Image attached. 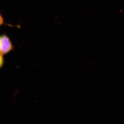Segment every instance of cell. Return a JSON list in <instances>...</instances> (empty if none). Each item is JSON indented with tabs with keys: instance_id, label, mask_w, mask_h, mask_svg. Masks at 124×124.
Returning <instances> with one entry per match:
<instances>
[{
	"instance_id": "cell-1",
	"label": "cell",
	"mask_w": 124,
	"mask_h": 124,
	"mask_svg": "<svg viewBox=\"0 0 124 124\" xmlns=\"http://www.w3.org/2000/svg\"><path fill=\"white\" fill-rule=\"evenodd\" d=\"M14 47L11 39L5 33L0 36V57H4L6 54L14 50Z\"/></svg>"
}]
</instances>
